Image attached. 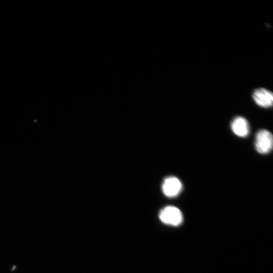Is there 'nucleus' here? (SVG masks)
Segmentation results:
<instances>
[{
	"instance_id": "nucleus-1",
	"label": "nucleus",
	"mask_w": 273,
	"mask_h": 273,
	"mask_svg": "<svg viewBox=\"0 0 273 273\" xmlns=\"http://www.w3.org/2000/svg\"><path fill=\"white\" fill-rule=\"evenodd\" d=\"M159 218L165 224L177 226L182 222L183 216L178 208L169 206L161 210L159 213Z\"/></svg>"
},
{
	"instance_id": "nucleus-2",
	"label": "nucleus",
	"mask_w": 273,
	"mask_h": 273,
	"mask_svg": "<svg viewBox=\"0 0 273 273\" xmlns=\"http://www.w3.org/2000/svg\"><path fill=\"white\" fill-rule=\"evenodd\" d=\"M273 139L271 133L266 129L259 130L256 135L255 147L260 154L268 153L272 148Z\"/></svg>"
},
{
	"instance_id": "nucleus-3",
	"label": "nucleus",
	"mask_w": 273,
	"mask_h": 273,
	"mask_svg": "<svg viewBox=\"0 0 273 273\" xmlns=\"http://www.w3.org/2000/svg\"><path fill=\"white\" fill-rule=\"evenodd\" d=\"M183 185L180 180L175 176H169L164 179L162 185L163 194L168 197H174L181 191Z\"/></svg>"
},
{
	"instance_id": "nucleus-4",
	"label": "nucleus",
	"mask_w": 273,
	"mask_h": 273,
	"mask_svg": "<svg viewBox=\"0 0 273 273\" xmlns=\"http://www.w3.org/2000/svg\"><path fill=\"white\" fill-rule=\"evenodd\" d=\"M252 98L256 104L261 107L269 108L272 105V93L266 88L255 89L253 93Z\"/></svg>"
},
{
	"instance_id": "nucleus-5",
	"label": "nucleus",
	"mask_w": 273,
	"mask_h": 273,
	"mask_svg": "<svg viewBox=\"0 0 273 273\" xmlns=\"http://www.w3.org/2000/svg\"><path fill=\"white\" fill-rule=\"evenodd\" d=\"M233 132L239 137H246L249 133V125L247 120L241 116L235 117L231 123Z\"/></svg>"
}]
</instances>
